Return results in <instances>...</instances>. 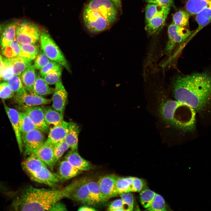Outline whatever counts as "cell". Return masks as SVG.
Returning <instances> with one entry per match:
<instances>
[{
  "instance_id": "obj_50",
  "label": "cell",
  "mask_w": 211,
  "mask_h": 211,
  "mask_svg": "<svg viewBox=\"0 0 211 211\" xmlns=\"http://www.w3.org/2000/svg\"><path fill=\"white\" fill-rule=\"evenodd\" d=\"M2 50V54L5 57V58L11 59L16 57L13 50L9 45Z\"/></svg>"
},
{
  "instance_id": "obj_36",
  "label": "cell",
  "mask_w": 211,
  "mask_h": 211,
  "mask_svg": "<svg viewBox=\"0 0 211 211\" xmlns=\"http://www.w3.org/2000/svg\"><path fill=\"white\" fill-rule=\"evenodd\" d=\"M7 82L11 89L15 94L28 92L24 88L20 76L14 75Z\"/></svg>"
},
{
  "instance_id": "obj_46",
  "label": "cell",
  "mask_w": 211,
  "mask_h": 211,
  "mask_svg": "<svg viewBox=\"0 0 211 211\" xmlns=\"http://www.w3.org/2000/svg\"><path fill=\"white\" fill-rule=\"evenodd\" d=\"M108 210L112 211H124L121 199H117L112 202L108 207Z\"/></svg>"
},
{
  "instance_id": "obj_25",
  "label": "cell",
  "mask_w": 211,
  "mask_h": 211,
  "mask_svg": "<svg viewBox=\"0 0 211 211\" xmlns=\"http://www.w3.org/2000/svg\"><path fill=\"white\" fill-rule=\"evenodd\" d=\"M195 20L198 27L191 36L195 35L211 22V3L196 14Z\"/></svg>"
},
{
  "instance_id": "obj_5",
  "label": "cell",
  "mask_w": 211,
  "mask_h": 211,
  "mask_svg": "<svg viewBox=\"0 0 211 211\" xmlns=\"http://www.w3.org/2000/svg\"><path fill=\"white\" fill-rule=\"evenodd\" d=\"M41 50L49 59L64 67L69 72L70 68L60 49L47 32L41 31L40 39Z\"/></svg>"
},
{
  "instance_id": "obj_29",
  "label": "cell",
  "mask_w": 211,
  "mask_h": 211,
  "mask_svg": "<svg viewBox=\"0 0 211 211\" xmlns=\"http://www.w3.org/2000/svg\"><path fill=\"white\" fill-rule=\"evenodd\" d=\"M211 3V0H187L185 7L189 15H196Z\"/></svg>"
},
{
  "instance_id": "obj_13",
  "label": "cell",
  "mask_w": 211,
  "mask_h": 211,
  "mask_svg": "<svg viewBox=\"0 0 211 211\" xmlns=\"http://www.w3.org/2000/svg\"><path fill=\"white\" fill-rule=\"evenodd\" d=\"M117 178L114 174L107 175L101 178L97 182L106 200L118 195L116 188Z\"/></svg>"
},
{
  "instance_id": "obj_37",
  "label": "cell",
  "mask_w": 211,
  "mask_h": 211,
  "mask_svg": "<svg viewBox=\"0 0 211 211\" xmlns=\"http://www.w3.org/2000/svg\"><path fill=\"white\" fill-rule=\"evenodd\" d=\"M189 17V14L186 11H179L173 15L172 23L177 26L186 27L188 24Z\"/></svg>"
},
{
  "instance_id": "obj_6",
  "label": "cell",
  "mask_w": 211,
  "mask_h": 211,
  "mask_svg": "<svg viewBox=\"0 0 211 211\" xmlns=\"http://www.w3.org/2000/svg\"><path fill=\"white\" fill-rule=\"evenodd\" d=\"M41 32L38 26L34 23L27 21H19L16 38L20 45L35 44L40 40Z\"/></svg>"
},
{
  "instance_id": "obj_47",
  "label": "cell",
  "mask_w": 211,
  "mask_h": 211,
  "mask_svg": "<svg viewBox=\"0 0 211 211\" xmlns=\"http://www.w3.org/2000/svg\"><path fill=\"white\" fill-rule=\"evenodd\" d=\"M8 45L13 50L16 57L21 56V45L16 38L9 43Z\"/></svg>"
},
{
  "instance_id": "obj_7",
  "label": "cell",
  "mask_w": 211,
  "mask_h": 211,
  "mask_svg": "<svg viewBox=\"0 0 211 211\" xmlns=\"http://www.w3.org/2000/svg\"><path fill=\"white\" fill-rule=\"evenodd\" d=\"M42 131L38 129L21 134L25 156L33 154L46 141Z\"/></svg>"
},
{
  "instance_id": "obj_3",
  "label": "cell",
  "mask_w": 211,
  "mask_h": 211,
  "mask_svg": "<svg viewBox=\"0 0 211 211\" xmlns=\"http://www.w3.org/2000/svg\"><path fill=\"white\" fill-rule=\"evenodd\" d=\"M117 7L111 0H91L84 6L83 18L89 33L95 35L110 28L116 20Z\"/></svg>"
},
{
  "instance_id": "obj_35",
  "label": "cell",
  "mask_w": 211,
  "mask_h": 211,
  "mask_svg": "<svg viewBox=\"0 0 211 211\" xmlns=\"http://www.w3.org/2000/svg\"><path fill=\"white\" fill-rule=\"evenodd\" d=\"M20 45L21 50L20 56L31 61L34 60L40 52L39 47L35 44Z\"/></svg>"
},
{
  "instance_id": "obj_18",
  "label": "cell",
  "mask_w": 211,
  "mask_h": 211,
  "mask_svg": "<svg viewBox=\"0 0 211 211\" xmlns=\"http://www.w3.org/2000/svg\"><path fill=\"white\" fill-rule=\"evenodd\" d=\"M21 166L23 170L28 175L36 173L47 165L38 156L34 155L29 156L22 162Z\"/></svg>"
},
{
  "instance_id": "obj_33",
  "label": "cell",
  "mask_w": 211,
  "mask_h": 211,
  "mask_svg": "<svg viewBox=\"0 0 211 211\" xmlns=\"http://www.w3.org/2000/svg\"><path fill=\"white\" fill-rule=\"evenodd\" d=\"M133 177H117L116 188L118 195L121 193L131 192V186Z\"/></svg>"
},
{
  "instance_id": "obj_17",
  "label": "cell",
  "mask_w": 211,
  "mask_h": 211,
  "mask_svg": "<svg viewBox=\"0 0 211 211\" xmlns=\"http://www.w3.org/2000/svg\"><path fill=\"white\" fill-rule=\"evenodd\" d=\"M32 155L38 156L51 170H53L56 164L55 161L53 145L45 142Z\"/></svg>"
},
{
  "instance_id": "obj_49",
  "label": "cell",
  "mask_w": 211,
  "mask_h": 211,
  "mask_svg": "<svg viewBox=\"0 0 211 211\" xmlns=\"http://www.w3.org/2000/svg\"><path fill=\"white\" fill-rule=\"evenodd\" d=\"M58 64L55 62L51 60L46 65L40 69V75L43 77Z\"/></svg>"
},
{
  "instance_id": "obj_54",
  "label": "cell",
  "mask_w": 211,
  "mask_h": 211,
  "mask_svg": "<svg viewBox=\"0 0 211 211\" xmlns=\"http://www.w3.org/2000/svg\"><path fill=\"white\" fill-rule=\"evenodd\" d=\"M116 6L119 7L121 5V0H111Z\"/></svg>"
},
{
  "instance_id": "obj_27",
  "label": "cell",
  "mask_w": 211,
  "mask_h": 211,
  "mask_svg": "<svg viewBox=\"0 0 211 211\" xmlns=\"http://www.w3.org/2000/svg\"><path fill=\"white\" fill-rule=\"evenodd\" d=\"M43 110L45 121L48 126L50 125H57L64 120L63 114L53 108L43 107Z\"/></svg>"
},
{
  "instance_id": "obj_10",
  "label": "cell",
  "mask_w": 211,
  "mask_h": 211,
  "mask_svg": "<svg viewBox=\"0 0 211 211\" xmlns=\"http://www.w3.org/2000/svg\"><path fill=\"white\" fill-rule=\"evenodd\" d=\"M15 102L19 106H35L48 104L51 100L34 93L28 92L21 94H15L14 96Z\"/></svg>"
},
{
  "instance_id": "obj_34",
  "label": "cell",
  "mask_w": 211,
  "mask_h": 211,
  "mask_svg": "<svg viewBox=\"0 0 211 211\" xmlns=\"http://www.w3.org/2000/svg\"><path fill=\"white\" fill-rule=\"evenodd\" d=\"M62 66L60 64H58L42 77L49 85L55 84L60 79L62 70Z\"/></svg>"
},
{
  "instance_id": "obj_31",
  "label": "cell",
  "mask_w": 211,
  "mask_h": 211,
  "mask_svg": "<svg viewBox=\"0 0 211 211\" xmlns=\"http://www.w3.org/2000/svg\"><path fill=\"white\" fill-rule=\"evenodd\" d=\"M86 185L90 194L95 203H98L106 200L99 188L97 182L87 180Z\"/></svg>"
},
{
  "instance_id": "obj_12",
  "label": "cell",
  "mask_w": 211,
  "mask_h": 211,
  "mask_svg": "<svg viewBox=\"0 0 211 211\" xmlns=\"http://www.w3.org/2000/svg\"><path fill=\"white\" fill-rule=\"evenodd\" d=\"M53 94L52 108L63 114L67 103L68 93L61 79L56 84Z\"/></svg>"
},
{
  "instance_id": "obj_1",
  "label": "cell",
  "mask_w": 211,
  "mask_h": 211,
  "mask_svg": "<svg viewBox=\"0 0 211 211\" xmlns=\"http://www.w3.org/2000/svg\"><path fill=\"white\" fill-rule=\"evenodd\" d=\"M78 181V179L75 180L61 190L28 186L16 193L10 208L16 211H49L56 203L69 198Z\"/></svg>"
},
{
  "instance_id": "obj_43",
  "label": "cell",
  "mask_w": 211,
  "mask_h": 211,
  "mask_svg": "<svg viewBox=\"0 0 211 211\" xmlns=\"http://www.w3.org/2000/svg\"><path fill=\"white\" fill-rule=\"evenodd\" d=\"M14 94L7 82H0V98L2 99H9L13 97Z\"/></svg>"
},
{
  "instance_id": "obj_30",
  "label": "cell",
  "mask_w": 211,
  "mask_h": 211,
  "mask_svg": "<svg viewBox=\"0 0 211 211\" xmlns=\"http://www.w3.org/2000/svg\"><path fill=\"white\" fill-rule=\"evenodd\" d=\"M19 123L21 134L35 129H38L29 116L24 112H19Z\"/></svg>"
},
{
  "instance_id": "obj_9",
  "label": "cell",
  "mask_w": 211,
  "mask_h": 211,
  "mask_svg": "<svg viewBox=\"0 0 211 211\" xmlns=\"http://www.w3.org/2000/svg\"><path fill=\"white\" fill-rule=\"evenodd\" d=\"M19 108L22 111L27 114L39 130L44 132H48L50 129L45 121L43 107L19 106Z\"/></svg>"
},
{
  "instance_id": "obj_21",
  "label": "cell",
  "mask_w": 211,
  "mask_h": 211,
  "mask_svg": "<svg viewBox=\"0 0 211 211\" xmlns=\"http://www.w3.org/2000/svg\"><path fill=\"white\" fill-rule=\"evenodd\" d=\"M58 172L57 174L61 180H67L79 175L81 172V171L65 160L60 162Z\"/></svg>"
},
{
  "instance_id": "obj_14",
  "label": "cell",
  "mask_w": 211,
  "mask_h": 211,
  "mask_svg": "<svg viewBox=\"0 0 211 211\" xmlns=\"http://www.w3.org/2000/svg\"><path fill=\"white\" fill-rule=\"evenodd\" d=\"M28 176L31 180L46 184L52 188L57 186L61 180L58 175L52 173L48 167L44 168L38 172Z\"/></svg>"
},
{
  "instance_id": "obj_8",
  "label": "cell",
  "mask_w": 211,
  "mask_h": 211,
  "mask_svg": "<svg viewBox=\"0 0 211 211\" xmlns=\"http://www.w3.org/2000/svg\"><path fill=\"white\" fill-rule=\"evenodd\" d=\"M192 32L186 27L171 24L168 29L169 39L165 51L166 54L169 55L176 45L184 42L192 35Z\"/></svg>"
},
{
  "instance_id": "obj_22",
  "label": "cell",
  "mask_w": 211,
  "mask_h": 211,
  "mask_svg": "<svg viewBox=\"0 0 211 211\" xmlns=\"http://www.w3.org/2000/svg\"><path fill=\"white\" fill-rule=\"evenodd\" d=\"M170 8L161 13L154 17L146 23L145 30L148 34L151 35L154 34L163 24L167 18Z\"/></svg>"
},
{
  "instance_id": "obj_4",
  "label": "cell",
  "mask_w": 211,
  "mask_h": 211,
  "mask_svg": "<svg viewBox=\"0 0 211 211\" xmlns=\"http://www.w3.org/2000/svg\"><path fill=\"white\" fill-rule=\"evenodd\" d=\"M160 113L167 123L176 128L188 131L194 128L195 111L189 106L176 100H168L161 106Z\"/></svg>"
},
{
  "instance_id": "obj_26",
  "label": "cell",
  "mask_w": 211,
  "mask_h": 211,
  "mask_svg": "<svg viewBox=\"0 0 211 211\" xmlns=\"http://www.w3.org/2000/svg\"><path fill=\"white\" fill-rule=\"evenodd\" d=\"M8 59L14 75L20 76L26 69L32 64V61L21 56Z\"/></svg>"
},
{
  "instance_id": "obj_44",
  "label": "cell",
  "mask_w": 211,
  "mask_h": 211,
  "mask_svg": "<svg viewBox=\"0 0 211 211\" xmlns=\"http://www.w3.org/2000/svg\"><path fill=\"white\" fill-rule=\"evenodd\" d=\"M4 70L2 80L7 81L14 75L12 68L8 59L3 57Z\"/></svg>"
},
{
  "instance_id": "obj_11",
  "label": "cell",
  "mask_w": 211,
  "mask_h": 211,
  "mask_svg": "<svg viewBox=\"0 0 211 211\" xmlns=\"http://www.w3.org/2000/svg\"><path fill=\"white\" fill-rule=\"evenodd\" d=\"M86 178L78 179L77 183L69 197L74 200L89 205L95 203L88 190Z\"/></svg>"
},
{
  "instance_id": "obj_19",
  "label": "cell",
  "mask_w": 211,
  "mask_h": 211,
  "mask_svg": "<svg viewBox=\"0 0 211 211\" xmlns=\"http://www.w3.org/2000/svg\"><path fill=\"white\" fill-rule=\"evenodd\" d=\"M64 159L73 166L81 171L89 170L92 167L91 164L83 158L77 150H71L65 156Z\"/></svg>"
},
{
  "instance_id": "obj_2",
  "label": "cell",
  "mask_w": 211,
  "mask_h": 211,
  "mask_svg": "<svg viewBox=\"0 0 211 211\" xmlns=\"http://www.w3.org/2000/svg\"><path fill=\"white\" fill-rule=\"evenodd\" d=\"M172 88L176 101L200 110L211 96V75L202 73L179 75L174 78Z\"/></svg>"
},
{
  "instance_id": "obj_15",
  "label": "cell",
  "mask_w": 211,
  "mask_h": 211,
  "mask_svg": "<svg viewBox=\"0 0 211 211\" xmlns=\"http://www.w3.org/2000/svg\"><path fill=\"white\" fill-rule=\"evenodd\" d=\"M2 101L14 132L20 152L22 154L23 152V147L19 123V112L15 109L7 106L4 99Z\"/></svg>"
},
{
  "instance_id": "obj_51",
  "label": "cell",
  "mask_w": 211,
  "mask_h": 211,
  "mask_svg": "<svg viewBox=\"0 0 211 211\" xmlns=\"http://www.w3.org/2000/svg\"><path fill=\"white\" fill-rule=\"evenodd\" d=\"M60 201L55 203L51 207L49 211H63L67 210L65 205Z\"/></svg>"
},
{
  "instance_id": "obj_24",
  "label": "cell",
  "mask_w": 211,
  "mask_h": 211,
  "mask_svg": "<svg viewBox=\"0 0 211 211\" xmlns=\"http://www.w3.org/2000/svg\"><path fill=\"white\" fill-rule=\"evenodd\" d=\"M35 69L34 65L32 64L20 76L24 88L30 93H34L33 86L36 77Z\"/></svg>"
},
{
  "instance_id": "obj_32",
  "label": "cell",
  "mask_w": 211,
  "mask_h": 211,
  "mask_svg": "<svg viewBox=\"0 0 211 211\" xmlns=\"http://www.w3.org/2000/svg\"><path fill=\"white\" fill-rule=\"evenodd\" d=\"M170 8V7L148 3L146 7L145 10L146 23L154 17L164 12Z\"/></svg>"
},
{
  "instance_id": "obj_55",
  "label": "cell",
  "mask_w": 211,
  "mask_h": 211,
  "mask_svg": "<svg viewBox=\"0 0 211 211\" xmlns=\"http://www.w3.org/2000/svg\"><path fill=\"white\" fill-rule=\"evenodd\" d=\"M5 25H4V24H0V38L1 33Z\"/></svg>"
},
{
  "instance_id": "obj_41",
  "label": "cell",
  "mask_w": 211,
  "mask_h": 211,
  "mask_svg": "<svg viewBox=\"0 0 211 211\" xmlns=\"http://www.w3.org/2000/svg\"><path fill=\"white\" fill-rule=\"evenodd\" d=\"M119 195L122 201L124 211L133 210L134 200L132 194L128 192Z\"/></svg>"
},
{
  "instance_id": "obj_16",
  "label": "cell",
  "mask_w": 211,
  "mask_h": 211,
  "mask_svg": "<svg viewBox=\"0 0 211 211\" xmlns=\"http://www.w3.org/2000/svg\"><path fill=\"white\" fill-rule=\"evenodd\" d=\"M69 122L63 120L60 123L50 129L45 142L54 146L64 140L67 133Z\"/></svg>"
},
{
  "instance_id": "obj_28",
  "label": "cell",
  "mask_w": 211,
  "mask_h": 211,
  "mask_svg": "<svg viewBox=\"0 0 211 211\" xmlns=\"http://www.w3.org/2000/svg\"><path fill=\"white\" fill-rule=\"evenodd\" d=\"M49 85L40 75L36 76L33 86V93L42 96L53 93L54 89Z\"/></svg>"
},
{
  "instance_id": "obj_23",
  "label": "cell",
  "mask_w": 211,
  "mask_h": 211,
  "mask_svg": "<svg viewBox=\"0 0 211 211\" xmlns=\"http://www.w3.org/2000/svg\"><path fill=\"white\" fill-rule=\"evenodd\" d=\"M79 132V127L76 124L69 122L68 132L64 140L72 150H77Z\"/></svg>"
},
{
  "instance_id": "obj_42",
  "label": "cell",
  "mask_w": 211,
  "mask_h": 211,
  "mask_svg": "<svg viewBox=\"0 0 211 211\" xmlns=\"http://www.w3.org/2000/svg\"><path fill=\"white\" fill-rule=\"evenodd\" d=\"M34 60L33 65L36 69H40L51 61L42 50L40 51Z\"/></svg>"
},
{
  "instance_id": "obj_45",
  "label": "cell",
  "mask_w": 211,
  "mask_h": 211,
  "mask_svg": "<svg viewBox=\"0 0 211 211\" xmlns=\"http://www.w3.org/2000/svg\"><path fill=\"white\" fill-rule=\"evenodd\" d=\"M143 186V183L140 179L133 177V181L131 186V192L140 191Z\"/></svg>"
},
{
  "instance_id": "obj_40",
  "label": "cell",
  "mask_w": 211,
  "mask_h": 211,
  "mask_svg": "<svg viewBox=\"0 0 211 211\" xmlns=\"http://www.w3.org/2000/svg\"><path fill=\"white\" fill-rule=\"evenodd\" d=\"M69 148L68 145L64 140L57 144L54 146V153L56 164Z\"/></svg>"
},
{
  "instance_id": "obj_20",
  "label": "cell",
  "mask_w": 211,
  "mask_h": 211,
  "mask_svg": "<svg viewBox=\"0 0 211 211\" xmlns=\"http://www.w3.org/2000/svg\"><path fill=\"white\" fill-rule=\"evenodd\" d=\"M19 22L14 21L5 25L0 38L1 49L8 45L16 38V30Z\"/></svg>"
},
{
  "instance_id": "obj_52",
  "label": "cell",
  "mask_w": 211,
  "mask_h": 211,
  "mask_svg": "<svg viewBox=\"0 0 211 211\" xmlns=\"http://www.w3.org/2000/svg\"><path fill=\"white\" fill-rule=\"evenodd\" d=\"M2 55L0 54V82L2 80V76L4 70V64Z\"/></svg>"
},
{
  "instance_id": "obj_38",
  "label": "cell",
  "mask_w": 211,
  "mask_h": 211,
  "mask_svg": "<svg viewBox=\"0 0 211 211\" xmlns=\"http://www.w3.org/2000/svg\"><path fill=\"white\" fill-rule=\"evenodd\" d=\"M156 193L148 189L142 190L140 194L141 203L143 207L146 208L152 205Z\"/></svg>"
},
{
  "instance_id": "obj_53",
  "label": "cell",
  "mask_w": 211,
  "mask_h": 211,
  "mask_svg": "<svg viewBox=\"0 0 211 211\" xmlns=\"http://www.w3.org/2000/svg\"><path fill=\"white\" fill-rule=\"evenodd\" d=\"M80 211H94L96 210L92 207L87 206H82L79 207L78 210Z\"/></svg>"
},
{
  "instance_id": "obj_48",
  "label": "cell",
  "mask_w": 211,
  "mask_h": 211,
  "mask_svg": "<svg viewBox=\"0 0 211 211\" xmlns=\"http://www.w3.org/2000/svg\"><path fill=\"white\" fill-rule=\"evenodd\" d=\"M149 4H153L160 6L170 7L174 5L173 0H144Z\"/></svg>"
},
{
  "instance_id": "obj_39",
  "label": "cell",
  "mask_w": 211,
  "mask_h": 211,
  "mask_svg": "<svg viewBox=\"0 0 211 211\" xmlns=\"http://www.w3.org/2000/svg\"><path fill=\"white\" fill-rule=\"evenodd\" d=\"M146 210L151 211H164L166 210L165 201L163 197L156 193L151 206L146 208Z\"/></svg>"
}]
</instances>
